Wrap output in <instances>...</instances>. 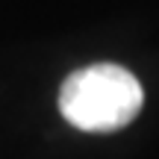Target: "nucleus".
<instances>
[{"label":"nucleus","instance_id":"f257e3e1","mask_svg":"<svg viewBox=\"0 0 159 159\" xmlns=\"http://www.w3.org/2000/svg\"><path fill=\"white\" fill-rule=\"evenodd\" d=\"M144 91L127 68L97 62L74 71L59 89V112L85 133H112L139 115Z\"/></svg>","mask_w":159,"mask_h":159}]
</instances>
